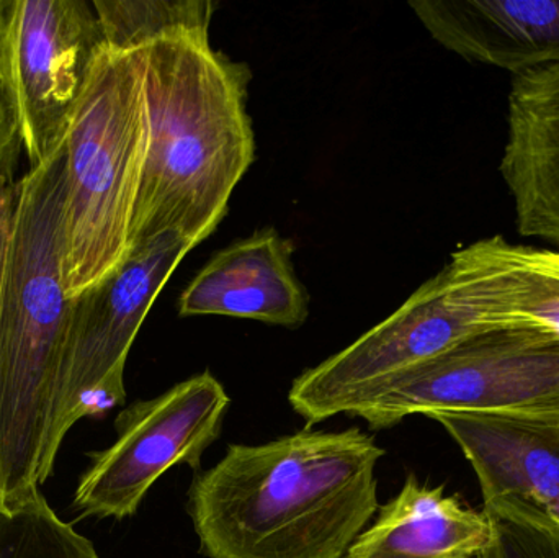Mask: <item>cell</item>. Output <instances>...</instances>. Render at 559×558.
<instances>
[{
  "instance_id": "17",
  "label": "cell",
  "mask_w": 559,
  "mask_h": 558,
  "mask_svg": "<svg viewBox=\"0 0 559 558\" xmlns=\"http://www.w3.org/2000/svg\"><path fill=\"white\" fill-rule=\"evenodd\" d=\"M491 523L492 558H559V521L540 508L504 497L483 503Z\"/></svg>"
},
{
  "instance_id": "10",
  "label": "cell",
  "mask_w": 559,
  "mask_h": 558,
  "mask_svg": "<svg viewBox=\"0 0 559 558\" xmlns=\"http://www.w3.org/2000/svg\"><path fill=\"white\" fill-rule=\"evenodd\" d=\"M472 465L483 503L518 498L559 521V416H430Z\"/></svg>"
},
{
  "instance_id": "3",
  "label": "cell",
  "mask_w": 559,
  "mask_h": 558,
  "mask_svg": "<svg viewBox=\"0 0 559 558\" xmlns=\"http://www.w3.org/2000/svg\"><path fill=\"white\" fill-rule=\"evenodd\" d=\"M66 146L19 180L0 290V501L55 471L56 400L72 300L62 277Z\"/></svg>"
},
{
  "instance_id": "13",
  "label": "cell",
  "mask_w": 559,
  "mask_h": 558,
  "mask_svg": "<svg viewBox=\"0 0 559 558\" xmlns=\"http://www.w3.org/2000/svg\"><path fill=\"white\" fill-rule=\"evenodd\" d=\"M499 169L518 231L559 246V66L512 75Z\"/></svg>"
},
{
  "instance_id": "5",
  "label": "cell",
  "mask_w": 559,
  "mask_h": 558,
  "mask_svg": "<svg viewBox=\"0 0 559 558\" xmlns=\"http://www.w3.org/2000/svg\"><path fill=\"white\" fill-rule=\"evenodd\" d=\"M440 413L559 416V340L525 331L476 334L397 377L348 416L381 431Z\"/></svg>"
},
{
  "instance_id": "2",
  "label": "cell",
  "mask_w": 559,
  "mask_h": 558,
  "mask_svg": "<svg viewBox=\"0 0 559 558\" xmlns=\"http://www.w3.org/2000/svg\"><path fill=\"white\" fill-rule=\"evenodd\" d=\"M143 58L147 147L131 222V251L163 235L195 248L228 213L254 163L251 72L210 45L209 32L164 36Z\"/></svg>"
},
{
  "instance_id": "1",
  "label": "cell",
  "mask_w": 559,
  "mask_h": 558,
  "mask_svg": "<svg viewBox=\"0 0 559 558\" xmlns=\"http://www.w3.org/2000/svg\"><path fill=\"white\" fill-rule=\"evenodd\" d=\"M383 448L358 428L229 444L187 513L206 558H344L378 513Z\"/></svg>"
},
{
  "instance_id": "9",
  "label": "cell",
  "mask_w": 559,
  "mask_h": 558,
  "mask_svg": "<svg viewBox=\"0 0 559 558\" xmlns=\"http://www.w3.org/2000/svg\"><path fill=\"white\" fill-rule=\"evenodd\" d=\"M445 269L485 333L559 340V249L491 236L453 252Z\"/></svg>"
},
{
  "instance_id": "18",
  "label": "cell",
  "mask_w": 559,
  "mask_h": 558,
  "mask_svg": "<svg viewBox=\"0 0 559 558\" xmlns=\"http://www.w3.org/2000/svg\"><path fill=\"white\" fill-rule=\"evenodd\" d=\"M22 150L19 124H16L9 102L0 88V182L15 180V169L19 166L20 151Z\"/></svg>"
},
{
  "instance_id": "6",
  "label": "cell",
  "mask_w": 559,
  "mask_h": 558,
  "mask_svg": "<svg viewBox=\"0 0 559 558\" xmlns=\"http://www.w3.org/2000/svg\"><path fill=\"white\" fill-rule=\"evenodd\" d=\"M102 45L97 13L85 0H0V88L29 169L64 146Z\"/></svg>"
},
{
  "instance_id": "14",
  "label": "cell",
  "mask_w": 559,
  "mask_h": 558,
  "mask_svg": "<svg viewBox=\"0 0 559 558\" xmlns=\"http://www.w3.org/2000/svg\"><path fill=\"white\" fill-rule=\"evenodd\" d=\"M491 541L485 511L409 474L344 558H478Z\"/></svg>"
},
{
  "instance_id": "4",
  "label": "cell",
  "mask_w": 559,
  "mask_h": 558,
  "mask_svg": "<svg viewBox=\"0 0 559 558\" xmlns=\"http://www.w3.org/2000/svg\"><path fill=\"white\" fill-rule=\"evenodd\" d=\"M62 277L75 298L131 252V222L147 147L143 58L102 45L66 136Z\"/></svg>"
},
{
  "instance_id": "11",
  "label": "cell",
  "mask_w": 559,
  "mask_h": 558,
  "mask_svg": "<svg viewBox=\"0 0 559 558\" xmlns=\"http://www.w3.org/2000/svg\"><path fill=\"white\" fill-rule=\"evenodd\" d=\"M293 245L262 229L210 259L179 298L180 317H231L275 327L308 320V294L292 262Z\"/></svg>"
},
{
  "instance_id": "16",
  "label": "cell",
  "mask_w": 559,
  "mask_h": 558,
  "mask_svg": "<svg viewBox=\"0 0 559 558\" xmlns=\"http://www.w3.org/2000/svg\"><path fill=\"white\" fill-rule=\"evenodd\" d=\"M0 558L102 557L36 488L15 500L0 501Z\"/></svg>"
},
{
  "instance_id": "8",
  "label": "cell",
  "mask_w": 559,
  "mask_h": 558,
  "mask_svg": "<svg viewBox=\"0 0 559 558\" xmlns=\"http://www.w3.org/2000/svg\"><path fill=\"white\" fill-rule=\"evenodd\" d=\"M229 405L223 383L203 372L124 408L115 419L114 444L91 455L75 488L79 517L127 520L169 468L183 464L200 472L203 455L222 436Z\"/></svg>"
},
{
  "instance_id": "12",
  "label": "cell",
  "mask_w": 559,
  "mask_h": 558,
  "mask_svg": "<svg viewBox=\"0 0 559 558\" xmlns=\"http://www.w3.org/2000/svg\"><path fill=\"white\" fill-rule=\"evenodd\" d=\"M427 32L460 58L512 75L559 66V0H414Z\"/></svg>"
},
{
  "instance_id": "15",
  "label": "cell",
  "mask_w": 559,
  "mask_h": 558,
  "mask_svg": "<svg viewBox=\"0 0 559 558\" xmlns=\"http://www.w3.org/2000/svg\"><path fill=\"white\" fill-rule=\"evenodd\" d=\"M104 43L136 51L164 36L210 32L216 5L210 0H94Z\"/></svg>"
},
{
  "instance_id": "7",
  "label": "cell",
  "mask_w": 559,
  "mask_h": 558,
  "mask_svg": "<svg viewBox=\"0 0 559 558\" xmlns=\"http://www.w3.org/2000/svg\"><path fill=\"white\" fill-rule=\"evenodd\" d=\"M192 249L179 236H159L133 249L100 284L72 298L52 423L58 454L72 426L123 405L131 346L157 295Z\"/></svg>"
},
{
  "instance_id": "19",
  "label": "cell",
  "mask_w": 559,
  "mask_h": 558,
  "mask_svg": "<svg viewBox=\"0 0 559 558\" xmlns=\"http://www.w3.org/2000/svg\"><path fill=\"white\" fill-rule=\"evenodd\" d=\"M478 558H492V557H491V554H489V549H488V550H486L485 554H483V556H479Z\"/></svg>"
}]
</instances>
